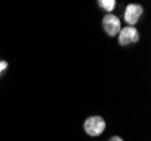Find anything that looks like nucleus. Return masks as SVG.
I'll return each instance as SVG.
<instances>
[{
	"label": "nucleus",
	"instance_id": "nucleus-4",
	"mask_svg": "<svg viewBox=\"0 0 151 141\" xmlns=\"http://www.w3.org/2000/svg\"><path fill=\"white\" fill-rule=\"evenodd\" d=\"M143 13V7L138 4H130L125 8V14H124V18L125 22L130 25L137 24L141 17V15Z\"/></svg>",
	"mask_w": 151,
	"mask_h": 141
},
{
	"label": "nucleus",
	"instance_id": "nucleus-3",
	"mask_svg": "<svg viewBox=\"0 0 151 141\" xmlns=\"http://www.w3.org/2000/svg\"><path fill=\"white\" fill-rule=\"evenodd\" d=\"M103 27L109 36H115L121 31V22L115 15L107 14L103 18Z\"/></svg>",
	"mask_w": 151,
	"mask_h": 141
},
{
	"label": "nucleus",
	"instance_id": "nucleus-5",
	"mask_svg": "<svg viewBox=\"0 0 151 141\" xmlns=\"http://www.w3.org/2000/svg\"><path fill=\"white\" fill-rule=\"evenodd\" d=\"M98 4H99V6H101L103 9H105L106 12L111 13L114 8H115L116 1H115V0H101Z\"/></svg>",
	"mask_w": 151,
	"mask_h": 141
},
{
	"label": "nucleus",
	"instance_id": "nucleus-2",
	"mask_svg": "<svg viewBox=\"0 0 151 141\" xmlns=\"http://www.w3.org/2000/svg\"><path fill=\"white\" fill-rule=\"evenodd\" d=\"M139 41L138 29L133 26H126L119 33V43L123 46L130 45Z\"/></svg>",
	"mask_w": 151,
	"mask_h": 141
},
{
	"label": "nucleus",
	"instance_id": "nucleus-7",
	"mask_svg": "<svg viewBox=\"0 0 151 141\" xmlns=\"http://www.w3.org/2000/svg\"><path fill=\"white\" fill-rule=\"evenodd\" d=\"M108 141H123V139H121L120 137H113V138H111Z\"/></svg>",
	"mask_w": 151,
	"mask_h": 141
},
{
	"label": "nucleus",
	"instance_id": "nucleus-1",
	"mask_svg": "<svg viewBox=\"0 0 151 141\" xmlns=\"http://www.w3.org/2000/svg\"><path fill=\"white\" fill-rule=\"evenodd\" d=\"M105 128H106V123L101 116H90L85 121V124H83V129L86 133L90 137L101 135L104 132Z\"/></svg>",
	"mask_w": 151,
	"mask_h": 141
},
{
	"label": "nucleus",
	"instance_id": "nucleus-6",
	"mask_svg": "<svg viewBox=\"0 0 151 141\" xmlns=\"http://www.w3.org/2000/svg\"><path fill=\"white\" fill-rule=\"evenodd\" d=\"M7 67H8V63H7V62H5V61H0V73L6 69Z\"/></svg>",
	"mask_w": 151,
	"mask_h": 141
}]
</instances>
